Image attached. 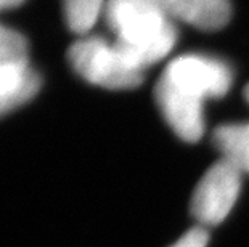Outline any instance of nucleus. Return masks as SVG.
I'll return each instance as SVG.
<instances>
[{"mask_svg": "<svg viewBox=\"0 0 249 247\" xmlns=\"http://www.w3.org/2000/svg\"><path fill=\"white\" fill-rule=\"evenodd\" d=\"M174 21L192 24L201 31H219L231 18L230 0H160Z\"/></svg>", "mask_w": 249, "mask_h": 247, "instance_id": "obj_6", "label": "nucleus"}, {"mask_svg": "<svg viewBox=\"0 0 249 247\" xmlns=\"http://www.w3.org/2000/svg\"><path fill=\"white\" fill-rule=\"evenodd\" d=\"M155 99L164 120L178 138L195 143L204 133L203 99L182 90L161 76L155 87Z\"/></svg>", "mask_w": 249, "mask_h": 247, "instance_id": "obj_5", "label": "nucleus"}, {"mask_svg": "<svg viewBox=\"0 0 249 247\" xmlns=\"http://www.w3.org/2000/svg\"><path fill=\"white\" fill-rule=\"evenodd\" d=\"M68 61L77 76L108 90H130L143 83L145 71L125 60L114 42L102 37H82L68 50Z\"/></svg>", "mask_w": 249, "mask_h": 247, "instance_id": "obj_2", "label": "nucleus"}, {"mask_svg": "<svg viewBox=\"0 0 249 247\" xmlns=\"http://www.w3.org/2000/svg\"><path fill=\"white\" fill-rule=\"evenodd\" d=\"M161 76L182 90L201 98H222L231 87L230 66L219 58L206 55H182L166 66Z\"/></svg>", "mask_w": 249, "mask_h": 247, "instance_id": "obj_4", "label": "nucleus"}, {"mask_svg": "<svg viewBox=\"0 0 249 247\" xmlns=\"http://www.w3.org/2000/svg\"><path fill=\"white\" fill-rule=\"evenodd\" d=\"M208 243H209V233L203 227H196L188 230L171 247H206Z\"/></svg>", "mask_w": 249, "mask_h": 247, "instance_id": "obj_11", "label": "nucleus"}, {"mask_svg": "<svg viewBox=\"0 0 249 247\" xmlns=\"http://www.w3.org/2000/svg\"><path fill=\"white\" fill-rule=\"evenodd\" d=\"M29 61V45L21 33L0 24V67Z\"/></svg>", "mask_w": 249, "mask_h": 247, "instance_id": "obj_10", "label": "nucleus"}, {"mask_svg": "<svg viewBox=\"0 0 249 247\" xmlns=\"http://www.w3.org/2000/svg\"><path fill=\"white\" fill-rule=\"evenodd\" d=\"M65 21L71 33L86 35L105 13L108 0H61Z\"/></svg>", "mask_w": 249, "mask_h": 247, "instance_id": "obj_9", "label": "nucleus"}, {"mask_svg": "<svg viewBox=\"0 0 249 247\" xmlns=\"http://www.w3.org/2000/svg\"><path fill=\"white\" fill-rule=\"evenodd\" d=\"M26 0H0V12L3 10H8V8H15V7H19L21 3H24Z\"/></svg>", "mask_w": 249, "mask_h": 247, "instance_id": "obj_12", "label": "nucleus"}, {"mask_svg": "<svg viewBox=\"0 0 249 247\" xmlns=\"http://www.w3.org/2000/svg\"><path fill=\"white\" fill-rule=\"evenodd\" d=\"M213 141L222 157L249 173V122L220 125L215 129Z\"/></svg>", "mask_w": 249, "mask_h": 247, "instance_id": "obj_8", "label": "nucleus"}, {"mask_svg": "<svg viewBox=\"0 0 249 247\" xmlns=\"http://www.w3.org/2000/svg\"><path fill=\"white\" fill-rule=\"evenodd\" d=\"M243 170L222 157L208 169L196 185L190 210L204 227H215L229 217L241 191Z\"/></svg>", "mask_w": 249, "mask_h": 247, "instance_id": "obj_3", "label": "nucleus"}, {"mask_svg": "<svg viewBox=\"0 0 249 247\" xmlns=\"http://www.w3.org/2000/svg\"><path fill=\"white\" fill-rule=\"evenodd\" d=\"M105 18L114 45L140 71L161 61L177 42L174 19L160 0H108Z\"/></svg>", "mask_w": 249, "mask_h": 247, "instance_id": "obj_1", "label": "nucleus"}, {"mask_svg": "<svg viewBox=\"0 0 249 247\" xmlns=\"http://www.w3.org/2000/svg\"><path fill=\"white\" fill-rule=\"evenodd\" d=\"M42 79L29 61L0 67V117L33 99Z\"/></svg>", "mask_w": 249, "mask_h": 247, "instance_id": "obj_7", "label": "nucleus"}, {"mask_svg": "<svg viewBox=\"0 0 249 247\" xmlns=\"http://www.w3.org/2000/svg\"><path fill=\"white\" fill-rule=\"evenodd\" d=\"M245 98H246V101L249 103V83H248L246 88H245Z\"/></svg>", "mask_w": 249, "mask_h": 247, "instance_id": "obj_13", "label": "nucleus"}]
</instances>
